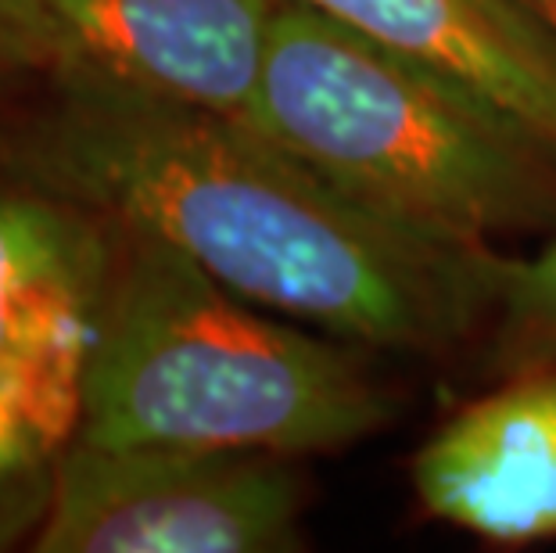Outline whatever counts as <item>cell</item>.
<instances>
[{
    "instance_id": "cell-1",
    "label": "cell",
    "mask_w": 556,
    "mask_h": 553,
    "mask_svg": "<svg viewBox=\"0 0 556 553\" xmlns=\"http://www.w3.org/2000/svg\"><path fill=\"white\" fill-rule=\"evenodd\" d=\"M0 159L356 345L442 349L492 313L489 244L359 202L263 129L73 62L0 90Z\"/></svg>"
},
{
    "instance_id": "cell-2",
    "label": "cell",
    "mask_w": 556,
    "mask_h": 553,
    "mask_svg": "<svg viewBox=\"0 0 556 553\" xmlns=\"http://www.w3.org/2000/svg\"><path fill=\"white\" fill-rule=\"evenodd\" d=\"M392 417L352 341L230 291L191 255L119 223L76 439L334 453Z\"/></svg>"
},
{
    "instance_id": "cell-3",
    "label": "cell",
    "mask_w": 556,
    "mask_h": 553,
    "mask_svg": "<svg viewBox=\"0 0 556 553\" xmlns=\"http://www.w3.org/2000/svg\"><path fill=\"white\" fill-rule=\"evenodd\" d=\"M248 126L459 244L556 227V151L448 76L280 0Z\"/></svg>"
},
{
    "instance_id": "cell-4",
    "label": "cell",
    "mask_w": 556,
    "mask_h": 553,
    "mask_svg": "<svg viewBox=\"0 0 556 553\" xmlns=\"http://www.w3.org/2000/svg\"><path fill=\"white\" fill-rule=\"evenodd\" d=\"M291 456L194 445H68L37 553H280L302 546Z\"/></svg>"
},
{
    "instance_id": "cell-5",
    "label": "cell",
    "mask_w": 556,
    "mask_h": 553,
    "mask_svg": "<svg viewBox=\"0 0 556 553\" xmlns=\"http://www.w3.org/2000/svg\"><path fill=\"white\" fill-rule=\"evenodd\" d=\"M119 219L0 159V370H87Z\"/></svg>"
},
{
    "instance_id": "cell-6",
    "label": "cell",
    "mask_w": 556,
    "mask_h": 553,
    "mask_svg": "<svg viewBox=\"0 0 556 553\" xmlns=\"http://www.w3.org/2000/svg\"><path fill=\"white\" fill-rule=\"evenodd\" d=\"M420 507L484 543L556 539V367L514 370L420 445Z\"/></svg>"
},
{
    "instance_id": "cell-7",
    "label": "cell",
    "mask_w": 556,
    "mask_h": 553,
    "mask_svg": "<svg viewBox=\"0 0 556 553\" xmlns=\"http://www.w3.org/2000/svg\"><path fill=\"white\" fill-rule=\"evenodd\" d=\"M47 8L73 62L248 123L280 0H47Z\"/></svg>"
},
{
    "instance_id": "cell-8",
    "label": "cell",
    "mask_w": 556,
    "mask_h": 553,
    "mask_svg": "<svg viewBox=\"0 0 556 553\" xmlns=\"http://www.w3.org/2000/svg\"><path fill=\"white\" fill-rule=\"evenodd\" d=\"M448 76L556 151V37L517 0H299Z\"/></svg>"
},
{
    "instance_id": "cell-9",
    "label": "cell",
    "mask_w": 556,
    "mask_h": 553,
    "mask_svg": "<svg viewBox=\"0 0 556 553\" xmlns=\"http://www.w3.org/2000/svg\"><path fill=\"white\" fill-rule=\"evenodd\" d=\"M79 420V370H0V553L33 546Z\"/></svg>"
},
{
    "instance_id": "cell-10",
    "label": "cell",
    "mask_w": 556,
    "mask_h": 553,
    "mask_svg": "<svg viewBox=\"0 0 556 553\" xmlns=\"http://www.w3.org/2000/svg\"><path fill=\"white\" fill-rule=\"evenodd\" d=\"M489 316L506 367H556V238L528 259L500 255Z\"/></svg>"
},
{
    "instance_id": "cell-11",
    "label": "cell",
    "mask_w": 556,
    "mask_h": 553,
    "mask_svg": "<svg viewBox=\"0 0 556 553\" xmlns=\"http://www.w3.org/2000/svg\"><path fill=\"white\" fill-rule=\"evenodd\" d=\"M73 62L47 0H0V90Z\"/></svg>"
},
{
    "instance_id": "cell-12",
    "label": "cell",
    "mask_w": 556,
    "mask_h": 553,
    "mask_svg": "<svg viewBox=\"0 0 556 553\" xmlns=\"http://www.w3.org/2000/svg\"><path fill=\"white\" fill-rule=\"evenodd\" d=\"M517 4L556 37V0H517Z\"/></svg>"
}]
</instances>
